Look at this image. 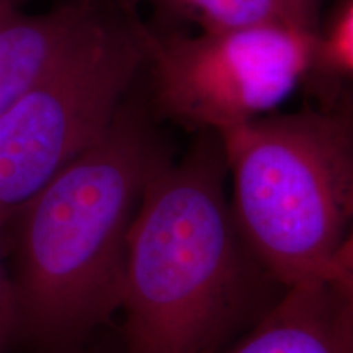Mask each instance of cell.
Masks as SVG:
<instances>
[{
	"mask_svg": "<svg viewBox=\"0 0 353 353\" xmlns=\"http://www.w3.org/2000/svg\"><path fill=\"white\" fill-rule=\"evenodd\" d=\"M26 0H0V20H3L10 13L21 10V6Z\"/></svg>",
	"mask_w": 353,
	"mask_h": 353,
	"instance_id": "5bb4252c",
	"label": "cell"
},
{
	"mask_svg": "<svg viewBox=\"0 0 353 353\" xmlns=\"http://www.w3.org/2000/svg\"><path fill=\"white\" fill-rule=\"evenodd\" d=\"M335 267H337V270L353 273V219L345 239H343L341 249L335 255Z\"/></svg>",
	"mask_w": 353,
	"mask_h": 353,
	"instance_id": "7c38bea8",
	"label": "cell"
},
{
	"mask_svg": "<svg viewBox=\"0 0 353 353\" xmlns=\"http://www.w3.org/2000/svg\"><path fill=\"white\" fill-rule=\"evenodd\" d=\"M335 48H337V54L342 57L343 63L353 69V6L348 8L341 26H339Z\"/></svg>",
	"mask_w": 353,
	"mask_h": 353,
	"instance_id": "8fae6325",
	"label": "cell"
},
{
	"mask_svg": "<svg viewBox=\"0 0 353 353\" xmlns=\"http://www.w3.org/2000/svg\"><path fill=\"white\" fill-rule=\"evenodd\" d=\"M337 113H341L342 117H345L347 120L350 121L352 125H353V100L350 101V103H345V105H343L342 110H339Z\"/></svg>",
	"mask_w": 353,
	"mask_h": 353,
	"instance_id": "9a60e30c",
	"label": "cell"
},
{
	"mask_svg": "<svg viewBox=\"0 0 353 353\" xmlns=\"http://www.w3.org/2000/svg\"><path fill=\"white\" fill-rule=\"evenodd\" d=\"M332 280L337 285V288L341 290L343 299H345L348 314H350V321L353 325V273L339 270Z\"/></svg>",
	"mask_w": 353,
	"mask_h": 353,
	"instance_id": "4fadbf2b",
	"label": "cell"
},
{
	"mask_svg": "<svg viewBox=\"0 0 353 353\" xmlns=\"http://www.w3.org/2000/svg\"><path fill=\"white\" fill-rule=\"evenodd\" d=\"M278 2L283 7L291 25L304 32L316 33L317 0H278Z\"/></svg>",
	"mask_w": 353,
	"mask_h": 353,
	"instance_id": "30bf717a",
	"label": "cell"
},
{
	"mask_svg": "<svg viewBox=\"0 0 353 353\" xmlns=\"http://www.w3.org/2000/svg\"><path fill=\"white\" fill-rule=\"evenodd\" d=\"M242 239L283 288L332 280L353 219V125L341 113L263 114L221 131Z\"/></svg>",
	"mask_w": 353,
	"mask_h": 353,
	"instance_id": "3957f363",
	"label": "cell"
},
{
	"mask_svg": "<svg viewBox=\"0 0 353 353\" xmlns=\"http://www.w3.org/2000/svg\"><path fill=\"white\" fill-rule=\"evenodd\" d=\"M172 2L195 15L205 30L211 32L268 25L293 26L278 0H172Z\"/></svg>",
	"mask_w": 353,
	"mask_h": 353,
	"instance_id": "ba28073f",
	"label": "cell"
},
{
	"mask_svg": "<svg viewBox=\"0 0 353 353\" xmlns=\"http://www.w3.org/2000/svg\"><path fill=\"white\" fill-rule=\"evenodd\" d=\"M131 92L105 134L15 214V341L41 353L82 350L120 311L128 231L174 161L152 105Z\"/></svg>",
	"mask_w": 353,
	"mask_h": 353,
	"instance_id": "7a4b0ae2",
	"label": "cell"
},
{
	"mask_svg": "<svg viewBox=\"0 0 353 353\" xmlns=\"http://www.w3.org/2000/svg\"><path fill=\"white\" fill-rule=\"evenodd\" d=\"M218 131L152 176L126 241L125 353H218L283 294L236 226Z\"/></svg>",
	"mask_w": 353,
	"mask_h": 353,
	"instance_id": "6da1fadb",
	"label": "cell"
},
{
	"mask_svg": "<svg viewBox=\"0 0 353 353\" xmlns=\"http://www.w3.org/2000/svg\"><path fill=\"white\" fill-rule=\"evenodd\" d=\"M110 15L95 0H69L0 20V117L43 81Z\"/></svg>",
	"mask_w": 353,
	"mask_h": 353,
	"instance_id": "8992f818",
	"label": "cell"
},
{
	"mask_svg": "<svg viewBox=\"0 0 353 353\" xmlns=\"http://www.w3.org/2000/svg\"><path fill=\"white\" fill-rule=\"evenodd\" d=\"M148 63V30L110 15L0 117V232L108 130Z\"/></svg>",
	"mask_w": 353,
	"mask_h": 353,
	"instance_id": "277c9868",
	"label": "cell"
},
{
	"mask_svg": "<svg viewBox=\"0 0 353 353\" xmlns=\"http://www.w3.org/2000/svg\"><path fill=\"white\" fill-rule=\"evenodd\" d=\"M226 353H353L341 290L334 280L290 286Z\"/></svg>",
	"mask_w": 353,
	"mask_h": 353,
	"instance_id": "52a82bcc",
	"label": "cell"
},
{
	"mask_svg": "<svg viewBox=\"0 0 353 353\" xmlns=\"http://www.w3.org/2000/svg\"><path fill=\"white\" fill-rule=\"evenodd\" d=\"M319 52L317 33L288 25L195 37L148 32L152 110L196 131L221 132L288 99Z\"/></svg>",
	"mask_w": 353,
	"mask_h": 353,
	"instance_id": "5b68a950",
	"label": "cell"
},
{
	"mask_svg": "<svg viewBox=\"0 0 353 353\" xmlns=\"http://www.w3.org/2000/svg\"><path fill=\"white\" fill-rule=\"evenodd\" d=\"M2 237V232H0ZM17 332V301L10 272L2 257V241H0V353H6L7 347L15 341Z\"/></svg>",
	"mask_w": 353,
	"mask_h": 353,
	"instance_id": "9c48e42d",
	"label": "cell"
},
{
	"mask_svg": "<svg viewBox=\"0 0 353 353\" xmlns=\"http://www.w3.org/2000/svg\"><path fill=\"white\" fill-rule=\"evenodd\" d=\"M76 353H82V350H79V352H76Z\"/></svg>",
	"mask_w": 353,
	"mask_h": 353,
	"instance_id": "2e32d148",
	"label": "cell"
}]
</instances>
